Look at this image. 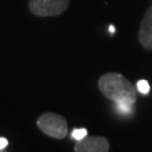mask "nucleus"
Wrapping results in <instances>:
<instances>
[{"label": "nucleus", "instance_id": "f257e3e1", "mask_svg": "<svg viewBox=\"0 0 152 152\" xmlns=\"http://www.w3.org/2000/svg\"><path fill=\"white\" fill-rule=\"evenodd\" d=\"M98 88L105 97L113 103L136 102V90L123 75L116 72L105 73L98 80Z\"/></svg>", "mask_w": 152, "mask_h": 152}, {"label": "nucleus", "instance_id": "f03ea898", "mask_svg": "<svg viewBox=\"0 0 152 152\" xmlns=\"http://www.w3.org/2000/svg\"><path fill=\"white\" fill-rule=\"evenodd\" d=\"M38 129L50 137L62 140L68 135V123L66 120L60 114L44 113L37 118Z\"/></svg>", "mask_w": 152, "mask_h": 152}, {"label": "nucleus", "instance_id": "7ed1b4c3", "mask_svg": "<svg viewBox=\"0 0 152 152\" xmlns=\"http://www.w3.org/2000/svg\"><path fill=\"white\" fill-rule=\"evenodd\" d=\"M70 0H29L28 8L33 15L38 17H49L62 15Z\"/></svg>", "mask_w": 152, "mask_h": 152}, {"label": "nucleus", "instance_id": "20e7f679", "mask_svg": "<svg viewBox=\"0 0 152 152\" xmlns=\"http://www.w3.org/2000/svg\"><path fill=\"white\" fill-rule=\"evenodd\" d=\"M76 152H107L109 151V142L104 136H86L75 145Z\"/></svg>", "mask_w": 152, "mask_h": 152}, {"label": "nucleus", "instance_id": "39448f33", "mask_svg": "<svg viewBox=\"0 0 152 152\" xmlns=\"http://www.w3.org/2000/svg\"><path fill=\"white\" fill-rule=\"evenodd\" d=\"M139 41L144 49L152 51V6L143 16L139 31Z\"/></svg>", "mask_w": 152, "mask_h": 152}, {"label": "nucleus", "instance_id": "423d86ee", "mask_svg": "<svg viewBox=\"0 0 152 152\" xmlns=\"http://www.w3.org/2000/svg\"><path fill=\"white\" fill-rule=\"evenodd\" d=\"M133 105H134V104H131V103H116L115 104L116 110L123 115L131 114L132 110H133Z\"/></svg>", "mask_w": 152, "mask_h": 152}, {"label": "nucleus", "instance_id": "0eeeda50", "mask_svg": "<svg viewBox=\"0 0 152 152\" xmlns=\"http://www.w3.org/2000/svg\"><path fill=\"white\" fill-rule=\"evenodd\" d=\"M88 135V132L86 129H75L71 133V137L76 141H80Z\"/></svg>", "mask_w": 152, "mask_h": 152}, {"label": "nucleus", "instance_id": "6e6552de", "mask_svg": "<svg viewBox=\"0 0 152 152\" xmlns=\"http://www.w3.org/2000/svg\"><path fill=\"white\" fill-rule=\"evenodd\" d=\"M136 87H137V90L143 94V95H147L150 91V85L147 80H140L136 83Z\"/></svg>", "mask_w": 152, "mask_h": 152}, {"label": "nucleus", "instance_id": "1a4fd4ad", "mask_svg": "<svg viewBox=\"0 0 152 152\" xmlns=\"http://www.w3.org/2000/svg\"><path fill=\"white\" fill-rule=\"evenodd\" d=\"M7 145H8L7 139H5V137H0V151L5 150V148H7Z\"/></svg>", "mask_w": 152, "mask_h": 152}, {"label": "nucleus", "instance_id": "9d476101", "mask_svg": "<svg viewBox=\"0 0 152 152\" xmlns=\"http://www.w3.org/2000/svg\"><path fill=\"white\" fill-rule=\"evenodd\" d=\"M109 29H110V32H112V33L114 32V27H113V26H110V27H109Z\"/></svg>", "mask_w": 152, "mask_h": 152}]
</instances>
